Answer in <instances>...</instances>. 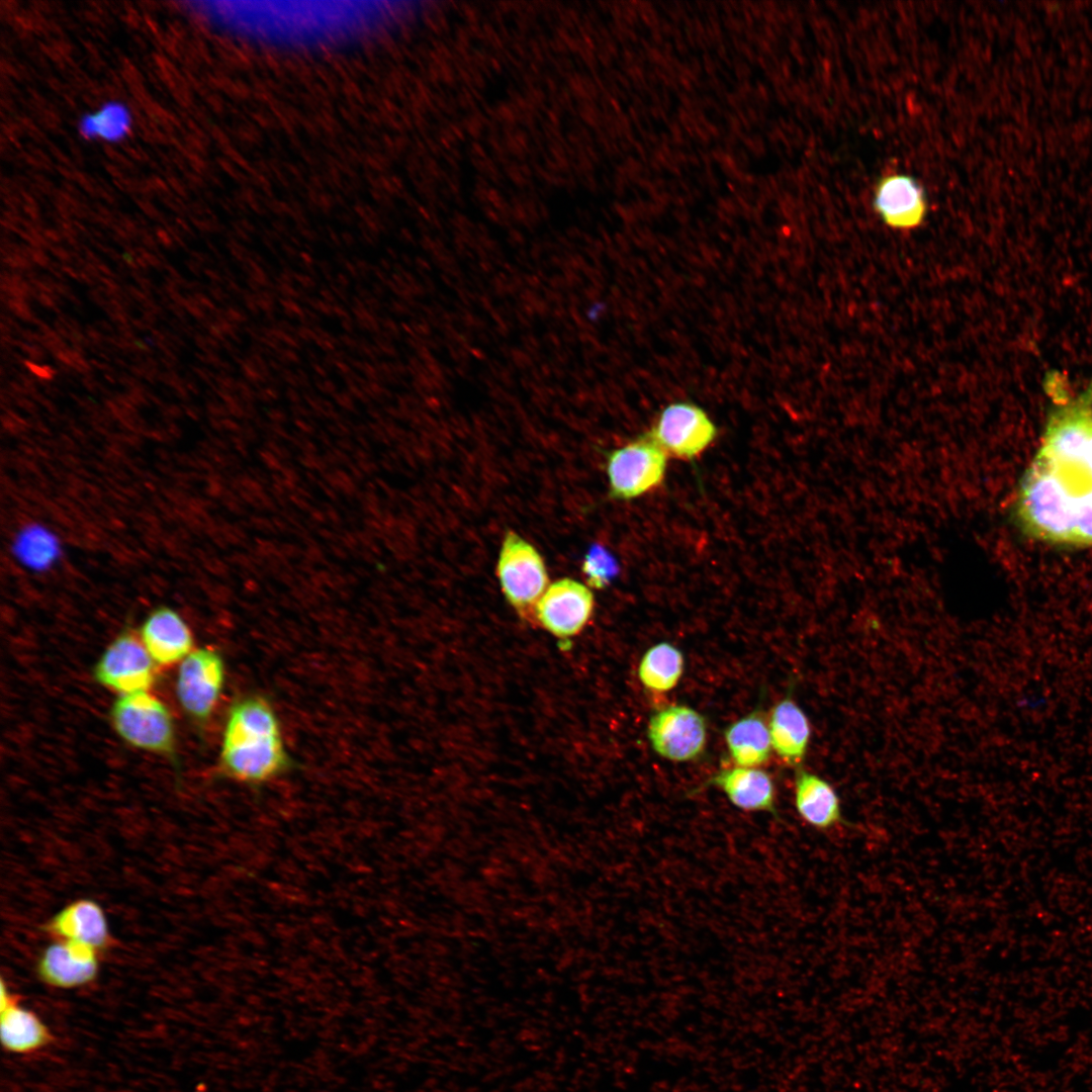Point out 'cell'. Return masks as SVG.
<instances>
[{
  "mask_svg": "<svg viewBox=\"0 0 1092 1092\" xmlns=\"http://www.w3.org/2000/svg\"><path fill=\"white\" fill-rule=\"evenodd\" d=\"M1043 385L1055 405L1020 481L1016 514L1036 538L1092 546V378L1076 395L1057 371Z\"/></svg>",
  "mask_w": 1092,
  "mask_h": 1092,
  "instance_id": "cell-1",
  "label": "cell"
},
{
  "mask_svg": "<svg viewBox=\"0 0 1092 1092\" xmlns=\"http://www.w3.org/2000/svg\"><path fill=\"white\" fill-rule=\"evenodd\" d=\"M196 14L231 34L290 49L349 43L414 14L404 1H207Z\"/></svg>",
  "mask_w": 1092,
  "mask_h": 1092,
  "instance_id": "cell-2",
  "label": "cell"
},
{
  "mask_svg": "<svg viewBox=\"0 0 1092 1092\" xmlns=\"http://www.w3.org/2000/svg\"><path fill=\"white\" fill-rule=\"evenodd\" d=\"M219 758L229 777L252 785L273 779L285 767L287 758L281 727L267 701L247 697L232 707Z\"/></svg>",
  "mask_w": 1092,
  "mask_h": 1092,
  "instance_id": "cell-3",
  "label": "cell"
},
{
  "mask_svg": "<svg viewBox=\"0 0 1092 1092\" xmlns=\"http://www.w3.org/2000/svg\"><path fill=\"white\" fill-rule=\"evenodd\" d=\"M496 575L504 596L525 619L548 587V573L538 550L514 531L504 536L496 563Z\"/></svg>",
  "mask_w": 1092,
  "mask_h": 1092,
  "instance_id": "cell-4",
  "label": "cell"
},
{
  "mask_svg": "<svg viewBox=\"0 0 1092 1092\" xmlns=\"http://www.w3.org/2000/svg\"><path fill=\"white\" fill-rule=\"evenodd\" d=\"M111 721L117 734L130 745L170 754L175 731L167 707L147 691L121 695L113 704Z\"/></svg>",
  "mask_w": 1092,
  "mask_h": 1092,
  "instance_id": "cell-5",
  "label": "cell"
},
{
  "mask_svg": "<svg viewBox=\"0 0 1092 1092\" xmlns=\"http://www.w3.org/2000/svg\"><path fill=\"white\" fill-rule=\"evenodd\" d=\"M667 455L648 435L632 440L607 455L606 471L610 495L633 499L661 484Z\"/></svg>",
  "mask_w": 1092,
  "mask_h": 1092,
  "instance_id": "cell-6",
  "label": "cell"
},
{
  "mask_svg": "<svg viewBox=\"0 0 1092 1092\" xmlns=\"http://www.w3.org/2000/svg\"><path fill=\"white\" fill-rule=\"evenodd\" d=\"M647 435L667 456L693 460L713 443L717 429L703 408L679 401L662 410Z\"/></svg>",
  "mask_w": 1092,
  "mask_h": 1092,
  "instance_id": "cell-7",
  "label": "cell"
},
{
  "mask_svg": "<svg viewBox=\"0 0 1092 1092\" xmlns=\"http://www.w3.org/2000/svg\"><path fill=\"white\" fill-rule=\"evenodd\" d=\"M647 736L661 757L684 762L700 756L707 742V725L702 714L685 705H670L649 719Z\"/></svg>",
  "mask_w": 1092,
  "mask_h": 1092,
  "instance_id": "cell-8",
  "label": "cell"
},
{
  "mask_svg": "<svg viewBox=\"0 0 1092 1092\" xmlns=\"http://www.w3.org/2000/svg\"><path fill=\"white\" fill-rule=\"evenodd\" d=\"M155 664L142 640L125 632L106 648L95 666L94 675L105 688L126 695L147 691L153 685Z\"/></svg>",
  "mask_w": 1092,
  "mask_h": 1092,
  "instance_id": "cell-9",
  "label": "cell"
},
{
  "mask_svg": "<svg viewBox=\"0 0 1092 1092\" xmlns=\"http://www.w3.org/2000/svg\"><path fill=\"white\" fill-rule=\"evenodd\" d=\"M594 608L593 592L583 583L564 577L548 585L535 606L534 617L545 630L565 640L582 631Z\"/></svg>",
  "mask_w": 1092,
  "mask_h": 1092,
  "instance_id": "cell-10",
  "label": "cell"
},
{
  "mask_svg": "<svg viewBox=\"0 0 1092 1092\" xmlns=\"http://www.w3.org/2000/svg\"><path fill=\"white\" fill-rule=\"evenodd\" d=\"M223 682L224 665L220 655L207 648L193 650L179 666L178 700L191 717L207 720L218 702Z\"/></svg>",
  "mask_w": 1092,
  "mask_h": 1092,
  "instance_id": "cell-11",
  "label": "cell"
},
{
  "mask_svg": "<svg viewBox=\"0 0 1092 1092\" xmlns=\"http://www.w3.org/2000/svg\"><path fill=\"white\" fill-rule=\"evenodd\" d=\"M874 208L886 225L898 231L920 226L927 209L921 186L903 174L880 180L875 189Z\"/></svg>",
  "mask_w": 1092,
  "mask_h": 1092,
  "instance_id": "cell-12",
  "label": "cell"
},
{
  "mask_svg": "<svg viewBox=\"0 0 1092 1092\" xmlns=\"http://www.w3.org/2000/svg\"><path fill=\"white\" fill-rule=\"evenodd\" d=\"M705 786L719 789L736 808L779 817L777 791L771 777L759 767L734 766L713 775Z\"/></svg>",
  "mask_w": 1092,
  "mask_h": 1092,
  "instance_id": "cell-13",
  "label": "cell"
},
{
  "mask_svg": "<svg viewBox=\"0 0 1092 1092\" xmlns=\"http://www.w3.org/2000/svg\"><path fill=\"white\" fill-rule=\"evenodd\" d=\"M97 950L75 942L59 940L46 948L37 963V974L46 984L72 989L91 983L98 974Z\"/></svg>",
  "mask_w": 1092,
  "mask_h": 1092,
  "instance_id": "cell-14",
  "label": "cell"
},
{
  "mask_svg": "<svg viewBox=\"0 0 1092 1092\" xmlns=\"http://www.w3.org/2000/svg\"><path fill=\"white\" fill-rule=\"evenodd\" d=\"M140 634L158 664L182 661L193 651V637L188 625L176 611L167 607L154 610L143 623Z\"/></svg>",
  "mask_w": 1092,
  "mask_h": 1092,
  "instance_id": "cell-15",
  "label": "cell"
},
{
  "mask_svg": "<svg viewBox=\"0 0 1092 1092\" xmlns=\"http://www.w3.org/2000/svg\"><path fill=\"white\" fill-rule=\"evenodd\" d=\"M794 805L799 817L815 830L828 831L844 822L835 788L820 776L803 768L796 774Z\"/></svg>",
  "mask_w": 1092,
  "mask_h": 1092,
  "instance_id": "cell-16",
  "label": "cell"
},
{
  "mask_svg": "<svg viewBox=\"0 0 1092 1092\" xmlns=\"http://www.w3.org/2000/svg\"><path fill=\"white\" fill-rule=\"evenodd\" d=\"M0 1036L3 1048L13 1054H29L49 1045L53 1033L31 1010L22 1007L1 984Z\"/></svg>",
  "mask_w": 1092,
  "mask_h": 1092,
  "instance_id": "cell-17",
  "label": "cell"
},
{
  "mask_svg": "<svg viewBox=\"0 0 1092 1092\" xmlns=\"http://www.w3.org/2000/svg\"><path fill=\"white\" fill-rule=\"evenodd\" d=\"M49 931L59 940L80 943L95 950L109 941V929L102 908L88 899L72 902L49 922Z\"/></svg>",
  "mask_w": 1092,
  "mask_h": 1092,
  "instance_id": "cell-18",
  "label": "cell"
},
{
  "mask_svg": "<svg viewBox=\"0 0 1092 1092\" xmlns=\"http://www.w3.org/2000/svg\"><path fill=\"white\" fill-rule=\"evenodd\" d=\"M768 730L772 749L789 765L799 766L811 740L810 721L791 696L771 709Z\"/></svg>",
  "mask_w": 1092,
  "mask_h": 1092,
  "instance_id": "cell-19",
  "label": "cell"
},
{
  "mask_svg": "<svg viewBox=\"0 0 1092 1092\" xmlns=\"http://www.w3.org/2000/svg\"><path fill=\"white\" fill-rule=\"evenodd\" d=\"M724 739L737 766L759 767L770 757L772 746L768 724L759 712L730 724L724 731Z\"/></svg>",
  "mask_w": 1092,
  "mask_h": 1092,
  "instance_id": "cell-20",
  "label": "cell"
},
{
  "mask_svg": "<svg viewBox=\"0 0 1092 1092\" xmlns=\"http://www.w3.org/2000/svg\"><path fill=\"white\" fill-rule=\"evenodd\" d=\"M685 657L669 642H659L648 648L640 659L638 677L652 693L662 694L673 690L682 676Z\"/></svg>",
  "mask_w": 1092,
  "mask_h": 1092,
  "instance_id": "cell-21",
  "label": "cell"
},
{
  "mask_svg": "<svg viewBox=\"0 0 1092 1092\" xmlns=\"http://www.w3.org/2000/svg\"><path fill=\"white\" fill-rule=\"evenodd\" d=\"M131 126L128 107L117 101L103 104L98 110L85 114L79 121V131L87 139L117 142L127 135Z\"/></svg>",
  "mask_w": 1092,
  "mask_h": 1092,
  "instance_id": "cell-22",
  "label": "cell"
},
{
  "mask_svg": "<svg viewBox=\"0 0 1092 1092\" xmlns=\"http://www.w3.org/2000/svg\"><path fill=\"white\" fill-rule=\"evenodd\" d=\"M581 570L587 585L604 589L618 576L620 565L607 548L594 543L584 554Z\"/></svg>",
  "mask_w": 1092,
  "mask_h": 1092,
  "instance_id": "cell-23",
  "label": "cell"
},
{
  "mask_svg": "<svg viewBox=\"0 0 1092 1092\" xmlns=\"http://www.w3.org/2000/svg\"><path fill=\"white\" fill-rule=\"evenodd\" d=\"M16 549L25 563L36 568L50 564L58 553L56 539L39 527L25 530L17 540Z\"/></svg>",
  "mask_w": 1092,
  "mask_h": 1092,
  "instance_id": "cell-24",
  "label": "cell"
}]
</instances>
